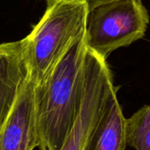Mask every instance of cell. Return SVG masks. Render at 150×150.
<instances>
[{
    "label": "cell",
    "mask_w": 150,
    "mask_h": 150,
    "mask_svg": "<svg viewBox=\"0 0 150 150\" xmlns=\"http://www.w3.org/2000/svg\"><path fill=\"white\" fill-rule=\"evenodd\" d=\"M83 34L48 76L35 84L40 150H61L81 110L84 95V63L88 50Z\"/></svg>",
    "instance_id": "1"
},
{
    "label": "cell",
    "mask_w": 150,
    "mask_h": 150,
    "mask_svg": "<svg viewBox=\"0 0 150 150\" xmlns=\"http://www.w3.org/2000/svg\"><path fill=\"white\" fill-rule=\"evenodd\" d=\"M89 6L81 0H53L23 40L22 52L35 84L40 83L67 53L72 44L86 33Z\"/></svg>",
    "instance_id": "2"
},
{
    "label": "cell",
    "mask_w": 150,
    "mask_h": 150,
    "mask_svg": "<svg viewBox=\"0 0 150 150\" xmlns=\"http://www.w3.org/2000/svg\"><path fill=\"white\" fill-rule=\"evenodd\" d=\"M149 15L142 0H113L89 11L87 47L104 58L144 37Z\"/></svg>",
    "instance_id": "3"
},
{
    "label": "cell",
    "mask_w": 150,
    "mask_h": 150,
    "mask_svg": "<svg viewBox=\"0 0 150 150\" xmlns=\"http://www.w3.org/2000/svg\"><path fill=\"white\" fill-rule=\"evenodd\" d=\"M84 95L76 123L61 150H83L114 87L106 60L89 48L84 63Z\"/></svg>",
    "instance_id": "4"
},
{
    "label": "cell",
    "mask_w": 150,
    "mask_h": 150,
    "mask_svg": "<svg viewBox=\"0 0 150 150\" xmlns=\"http://www.w3.org/2000/svg\"><path fill=\"white\" fill-rule=\"evenodd\" d=\"M35 83L30 77L14 108L0 128V150H33L38 147Z\"/></svg>",
    "instance_id": "5"
},
{
    "label": "cell",
    "mask_w": 150,
    "mask_h": 150,
    "mask_svg": "<svg viewBox=\"0 0 150 150\" xmlns=\"http://www.w3.org/2000/svg\"><path fill=\"white\" fill-rule=\"evenodd\" d=\"M29 78L21 40L0 44V128L10 117Z\"/></svg>",
    "instance_id": "6"
},
{
    "label": "cell",
    "mask_w": 150,
    "mask_h": 150,
    "mask_svg": "<svg viewBox=\"0 0 150 150\" xmlns=\"http://www.w3.org/2000/svg\"><path fill=\"white\" fill-rule=\"evenodd\" d=\"M117 87L109 93L104 111L83 150H126V118L117 98Z\"/></svg>",
    "instance_id": "7"
},
{
    "label": "cell",
    "mask_w": 150,
    "mask_h": 150,
    "mask_svg": "<svg viewBox=\"0 0 150 150\" xmlns=\"http://www.w3.org/2000/svg\"><path fill=\"white\" fill-rule=\"evenodd\" d=\"M127 143L135 150H150V105L126 119Z\"/></svg>",
    "instance_id": "8"
},
{
    "label": "cell",
    "mask_w": 150,
    "mask_h": 150,
    "mask_svg": "<svg viewBox=\"0 0 150 150\" xmlns=\"http://www.w3.org/2000/svg\"><path fill=\"white\" fill-rule=\"evenodd\" d=\"M47 3V2H50V1H53V0H46ZM81 1H84L87 3L88 6H89V10H92L93 8L100 5V4H103L105 3H108V2H111V1H113V0H81Z\"/></svg>",
    "instance_id": "9"
}]
</instances>
